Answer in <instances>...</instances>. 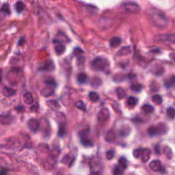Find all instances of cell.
<instances>
[{"instance_id":"7","label":"cell","mask_w":175,"mask_h":175,"mask_svg":"<svg viewBox=\"0 0 175 175\" xmlns=\"http://www.w3.org/2000/svg\"><path fill=\"white\" fill-rule=\"evenodd\" d=\"M124 9L128 13H138L140 11V6L134 2H127L122 5Z\"/></svg>"},{"instance_id":"23","label":"cell","mask_w":175,"mask_h":175,"mask_svg":"<svg viewBox=\"0 0 175 175\" xmlns=\"http://www.w3.org/2000/svg\"><path fill=\"white\" fill-rule=\"evenodd\" d=\"M15 10L18 13H21L25 9V4L22 2H17L14 6Z\"/></svg>"},{"instance_id":"2","label":"cell","mask_w":175,"mask_h":175,"mask_svg":"<svg viewBox=\"0 0 175 175\" xmlns=\"http://www.w3.org/2000/svg\"><path fill=\"white\" fill-rule=\"evenodd\" d=\"M91 66L97 71H106L110 67V62L106 58L97 57L92 60Z\"/></svg>"},{"instance_id":"32","label":"cell","mask_w":175,"mask_h":175,"mask_svg":"<svg viewBox=\"0 0 175 175\" xmlns=\"http://www.w3.org/2000/svg\"><path fill=\"white\" fill-rule=\"evenodd\" d=\"M167 115L170 118L174 119L175 118V109L170 107L167 110Z\"/></svg>"},{"instance_id":"37","label":"cell","mask_w":175,"mask_h":175,"mask_svg":"<svg viewBox=\"0 0 175 175\" xmlns=\"http://www.w3.org/2000/svg\"><path fill=\"white\" fill-rule=\"evenodd\" d=\"M106 156H107V158L108 159H112L113 157H114V151H108V152L107 153Z\"/></svg>"},{"instance_id":"21","label":"cell","mask_w":175,"mask_h":175,"mask_svg":"<svg viewBox=\"0 0 175 175\" xmlns=\"http://www.w3.org/2000/svg\"><path fill=\"white\" fill-rule=\"evenodd\" d=\"M116 95L119 99H122L126 97V92L121 87H118L116 88Z\"/></svg>"},{"instance_id":"24","label":"cell","mask_w":175,"mask_h":175,"mask_svg":"<svg viewBox=\"0 0 175 175\" xmlns=\"http://www.w3.org/2000/svg\"><path fill=\"white\" fill-rule=\"evenodd\" d=\"M142 110L146 113L150 114L154 112L155 108L153 106H151L150 104H144V106L142 107Z\"/></svg>"},{"instance_id":"4","label":"cell","mask_w":175,"mask_h":175,"mask_svg":"<svg viewBox=\"0 0 175 175\" xmlns=\"http://www.w3.org/2000/svg\"><path fill=\"white\" fill-rule=\"evenodd\" d=\"M151 153V151L148 148H137L133 153L136 158H140L143 162H147L149 160Z\"/></svg>"},{"instance_id":"13","label":"cell","mask_w":175,"mask_h":175,"mask_svg":"<svg viewBox=\"0 0 175 175\" xmlns=\"http://www.w3.org/2000/svg\"><path fill=\"white\" fill-rule=\"evenodd\" d=\"M54 90L52 87L50 86H47L45 88H44L41 90V95L44 97H48L49 96H51L52 95L54 94Z\"/></svg>"},{"instance_id":"34","label":"cell","mask_w":175,"mask_h":175,"mask_svg":"<svg viewBox=\"0 0 175 175\" xmlns=\"http://www.w3.org/2000/svg\"><path fill=\"white\" fill-rule=\"evenodd\" d=\"M164 153L166 155V157H168V158H170V157L173 155V153H172L171 149L169 147H165L164 148Z\"/></svg>"},{"instance_id":"22","label":"cell","mask_w":175,"mask_h":175,"mask_svg":"<svg viewBox=\"0 0 175 175\" xmlns=\"http://www.w3.org/2000/svg\"><path fill=\"white\" fill-rule=\"evenodd\" d=\"M130 128L128 126H124L121 128V129L119 131V134L122 137H126L130 133Z\"/></svg>"},{"instance_id":"38","label":"cell","mask_w":175,"mask_h":175,"mask_svg":"<svg viewBox=\"0 0 175 175\" xmlns=\"http://www.w3.org/2000/svg\"><path fill=\"white\" fill-rule=\"evenodd\" d=\"M24 42H25L24 38H21V39H20V40H19V42H18V45H23V43H24Z\"/></svg>"},{"instance_id":"5","label":"cell","mask_w":175,"mask_h":175,"mask_svg":"<svg viewBox=\"0 0 175 175\" xmlns=\"http://www.w3.org/2000/svg\"><path fill=\"white\" fill-rule=\"evenodd\" d=\"M127 167V159L122 157L119 159L118 164L116 166L114 170V175H122L124 173V171Z\"/></svg>"},{"instance_id":"1","label":"cell","mask_w":175,"mask_h":175,"mask_svg":"<svg viewBox=\"0 0 175 175\" xmlns=\"http://www.w3.org/2000/svg\"><path fill=\"white\" fill-rule=\"evenodd\" d=\"M151 19L152 20L153 24L157 28H164L168 25V19L164 14L159 12H155L151 14Z\"/></svg>"},{"instance_id":"12","label":"cell","mask_w":175,"mask_h":175,"mask_svg":"<svg viewBox=\"0 0 175 175\" xmlns=\"http://www.w3.org/2000/svg\"><path fill=\"white\" fill-rule=\"evenodd\" d=\"M105 140H106V141L110 143H112L114 142L116 140V135L114 131L113 130H110L107 131L106 137H105Z\"/></svg>"},{"instance_id":"14","label":"cell","mask_w":175,"mask_h":175,"mask_svg":"<svg viewBox=\"0 0 175 175\" xmlns=\"http://www.w3.org/2000/svg\"><path fill=\"white\" fill-rule=\"evenodd\" d=\"M23 99L26 104L32 105L34 103V99L30 92H27L23 95Z\"/></svg>"},{"instance_id":"6","label":"cell","mask_w":175,"mask_h":175,"mask_svg":"<svg viewBox=\"0 0 175 175\" xmlns=\"http://www.w3.org/2000/svg\"><path fill=\"white\" fill-rule=\"evenodd\" d=\"M79 136L80 138L81 144L84 145V147H91L92 146V142L89 138L88 129H84L81 131L79 133Z\"/></svg>"},{"instance_id":"19","label":"cell","mask_w":175,"mask_h":175,"mask_svg":"<svg viewBox=\"0 0 175 175\" xmlns=\"http://www.w3.org/2000/svg\"><path fill=\"white\" fill-rule=\"evenodd\" d=\"M47 106L49 107H50L51 110H56L60 108V105L58 103V102L55 100H49L47 101Z\"/></svg>"},{"instance_id":"20","label":"cell","mask_w":175,"mask_h":175,"mask_svg":"<svg viewBox=\"0 0 175 175\" xmlns=\"http://www.w3.org/2000/svg\"><path fill=\"white\" fill-rule=\"evenodd\" d=\"M101 84H102V80L100 78L97 77H93L91 81H90V85L95 88L99 87L100 86H101Z\"/></svg>"},{"instance_id":"16","label":"cell","mask_w":175,"mask_h":175,"mask_svg":"<svg viewBox=\"0 0 175 175\" xmlns=\"http://www.w3.org/2000/svg\"><path fill=\"white\" fill-rule=\"evenodd\" d=\"M121 43V39L119 37H113L110 40V45L112 47H117Z\"/></svg>"},{"instance_id":"10","label":"cell","mask_w":175,"mask_h":175,"mask_svg":"<svg viewBox=\"0 0 175 175\" xmlns=\"http://www.w3.org/2000/svg\"><path fill=\"white\" fill-rule=\"evenodd\" d=\"M28 129H30L31 131H32V132H36L39 129V123L38 121H36V119H33V118H31L28 121Z\"/></svg>"},{"instance_id":"29","label":"cell","mask_w":175,"mask_h":175,"mask_svg":"<svg viewBox=\"0 0 175 175\" xmlns=\"http://www.w3.org/2000/svg\"><path fill=\"white\" fill-rule=\"evenodd\" d=\"M2 13H4L5 14H7V15H9L10 14V7H9V5L8 4H4L2 6V9H1Z\"/></svg>"},{"instance_id":"15","label":"cell","mask_w":175,"mask_h":175,"mask_svg":"<svg viewBox=\"0 0 175 175\" xmlns=\"http://www.w3.org/2000/svg\"><path fill=\"white\" fill-rule=\"evenodd\" d=\"M2 93L6 97H10V96H13L14 95H15L16 91L14 89L5 86L3 88Z\"/></svg>"},{"instance_id":"26","label":"cell","mask_w":175,"mask_h":175,"mask_svg":"<svg viewBox=\"0 0 175 175\" xmlns=\"http://www.w3.org/2000/svg\"><path fill=\"white\" fill-rule=\"evenodd\" d=\"M65 46L63 45H55V51L56 52V54L58 55H61L65 51Z\"/></svg>"},{"instance_id":"36","label":"cell","mask_w":175,"mask_h":175,"mask_svg":"<svg viewBox=\"0 0 175 175\" xmlns=\"http://www.w3.org/2000/svg\"><path fill=\"white\" fill-rule=\"evenodd\" d=\"M174 80H175V77H172L170 79V80L166 81V82H165V86L167 87V88L170 87L173 84V82H174Z\"/></svg>"},{"instance_id":"33","label":"cell","mask_w":175,"mask_h":175,"mask_svg":"<svg viewBox=\"0 0 175 175\" xmlns=\"http://www.w3.org/2000/svg\"><path fill=\"white\" fill-rule=\"evenodd\" d=\"M45 83L46 85H47L48 86H50V87H54L55 85H56L55 81L53 78L47 79V80L45 81Z\"/></svg>"},{"instance_id":"39","label":"cell","mask_w":175,"mask_h":175,"mask_svg":"<svg viewBox=\"0 0 175 175\" xmlns=\"http://www.w3.org/2000/svg\"><path fill=\"white\" fill-rule=\"evenodd\" d=\"M170 58L172 60H173L174 62H175V53H173L170 54Z\"/></svg>"},{"instance_id":"8","label":"cell","mask_w":175,"mask_h":175,"mask_svg":"<svg viewBox=\"0 0 175 175\" xmlns=\"http://www.w3.org/2000/svg\"><path fill=\"white\" fill-rule=\"evenodd\" d=\"M155 40L162 42H170L175 44V35L174 34H159L155 36Z\"/></svg>"},{"instance_id":"25","label":"cell","mask_w":175,"mask_h":175,"mask_svg":"<svg viewBox=\"0 0 175 175\" xmlns=\"http://www.w3.org/2000/svg\"><path fill=\"white\" fill-rule=\"evenodd\" d=\"M131 54V49L129 47H124L120 51H118L117 55H127Z\"/></svg>"},{"instance_id":"3","label":"cell","mask_w":175,"mask_h":175,"mask_svg":"<svg viewBox=\"0 0 175 175\" xmlns=\"http://www.w3.org/2000/svg\"><path fill=\"white\" fill-rule=\"evenodd\" d=\"M168 127L164 123L159 124L157 126H151L148 129V135L151 137L155 136H161L167 133Z\"/></svg>"},{"instance_id":"9","label":"cell","mask_w":175,"mask_h":175,"mask_svg":"<svg viewBox=\"0 0 175 175\" xmlns=\"http://www.w3.org/2000/svg\"><path fill=\"white\" fill-rule=\"evenodd\" d=\"M110 118V112L107 108H103L99 111L97 114L98 121L100 122H105L107 121Z\"/></svg>"},{"instance_id":"27","label":"cell","mask_w":175,"mask_h":175,"mask_svg":"<svg viewBox=\"0 0 175 175\" xmlns=\"http://www.w3.org/2000/svg\"><path fill=\"white\" fill-rule=\"evenodd\" d=\"M88 97L91 101L97 102L99 99V95L96 92H90Z\"/></svg>"},{"instance_id":"11","label":"cell","mask_w":175,"mask_h":175,"mask_svg":"<svg viewBox=\"0 0 175 175\" xmlns=\"http://www.w3.org/2000/svg\"><path fill=\"white\" fill-rule=\"evenodd\" d=\"M149 168L154 172H161L162 169V163L159 160H153L150 163Z\"/></svg>"},{"instance_id":"18","label":"cell","mask_w":175,"mask_h":175,"mask_svg":"<svg viewBox=\"0 0 175 175\" xmlns=\"http://www.w3.org/2000/svg\"><path fill=\"white\" fill-rule=\"evenodd\" d=\"M77 80L79 84H84L87 82L88 76L86 73H80L77 75Z\"/></svg>"},{"instance_id":"28","label":"cell","mask_w":175,"mask_h":175,"mask_svg":"<svg viewBox=\"0 0 175 175\" xmlns=\"http://www.w3.org/2000/svg\"><path fill=\"white\" fill-rule=\"evenodd\" d=\"M130 88L133 92H141V90H142V86L140 84H134L131 86Z\"/></svg>"},{"instance_id":"17","label":"cell","mask_w":175,"mask_h":175,"mask_svg":"<svg viewBox=\"0 0 175 175\" xmlns=\"http://www.w3.org/2000/svg\"><path fill=\"white\" fill-rule=\"evenodd\" d=\"M138 99L135 97H129L127 100V106L129 107H135L138 103Z\"/></svg>"},{"instance_id":"31","label":"cell","mask_w":175,"mask_h":175,"mask_svg":"<svg viewBox=\"0 0 175 175\" xmlns=\"http://www.w3.org/2000/svg\"><path fill=\"white\" fill-rule=\"evenodd\" d=\"M75 106L77 108L80 109L81 110H86V105L82 101H77L75 103Z\"/></svg>"},{"instance_id":"35","label":"cell","mask_w":175,"mask_h":175,"mask_svg":"<svg viewBox=\"0 0 175 175\" xmlns=\"http://www.w3.org/2000/svg\"><path fill=\"white\" fill-rule=\"evenodd\" d=\"M65 134H66L65 129L63 127H60L59 131H58V136L61 137V138H63V137L65 136Z\"/></svg>"},{"instance_id":"30","label":"cell","mask_w":175,"mask_h":175,"mask_svg":"<svg viewBox=\"0 0 175 175\" xmlns=\"http://www.w3.org/2000/svg\"><path fill=\"white\" fill-rule=\"evenodd\" d=\"M152 101L154 102L155 103H156L157 105H160L162 103V98L160 95H153L152 97Z\"/></svg>"}]
</instances>
